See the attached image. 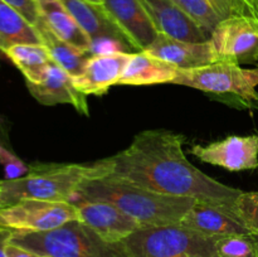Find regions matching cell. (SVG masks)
I'll use <instances>...</instances> for the list:
<instances>
[{"instance_id":"6da1fadb","label":"cell","mask_w":258,"mask_h":257,"mask_svg":"<svg viewBox=\"0 0 258 257\" xmlns=\"http://www.w3.org/2000/svg\"><path fill=\"white\" fill-rule=\"evenodd\" d=\"M185 138L164 128L141 131L133 143L101 159L105 178L120 179L161 194L193 198L232 212L242 193L211 178L186 159Z\"/></svg>"},{"instance_id":"7a4b0ae2","label":"cell","mask_w":258,"mask_h":257,"mask_svg":"<svg viewBox=\"0 0 258 257\" xmlns=\"http://www.w3.org/2000/svg\"><path fill=\"white\" fill-rule=\"evenodd\" d=\"M78 201H105L115 204L143 227L180 223L197 202L193 198L161 194L112 178L85 181L72 203Z\"/></svg>"},{"instance_id":"3957f363","label":"cell","mask_w":258,"mask_h":257,"mask_svg":"<svg viewBox=\"0 0 258 257\" xmlns=\"http://www.w3.org/2000/svg\"><path fill=\"white\" fill-rule=\"evenodd\" d=\"M105 175L98 160L92 164H30L29 171L22 178L0 181V208L23 199L72 203L85 181Z\"/></svg>"},{"instance_id":"277c9868","label":"cell","mask_w":258,"mask_h":257,"mask_svg":"<svg viewBox=\"0 0 258 257\" xmlns=\"http://www.w3.org/2000/svg\"><path fill=\"white\" fill-rule=\"evenodd\" d=\"M10 243L43 257H128L120 242L105 241L78 219L50 231H13Z\"/></svg>"},{"instance_id":"5b68a950","label":"cell","mask_w":258,"mask_h":257,"mask_svg":"<svg viewBox=\"0 0 258 257\" xmlns=\"http://www.w3.org/2000/svg\"><path fill=\"white\" fill-rule=\"evenodd\" d=\"M171 83L196 88L232 107L258 110V67L242 68L238 63L219 60L206 67L178 70Z\"/></svg>"},{"instance_id":"8992f818","label":"cell","mask_w":258,"mask_h":257,"mask_svg":"<svg viewBox=\"0 0 258 257\" xmlns=\"http://www.w3.org/2000/svg\"><path fill=\"white\" fill-rule=\"evenodd\" d=\"M120 243L128 257H219L217 238L180 223L143 227Z\"/></svg>"},{"instance_id":"52a82bcc","label":"cell","mask_w":258,"mask_h":257,"mask_svg":"<svg viewBox=\"0 0 258 257\" xmlns=\"http://www.w3.org/2000/svg\"><path fill=\"white\" fill-rule=\"evenodd\" d=\"M75 219H78V208L71 202L23 199L0 208V227L13 231H50Z\"/></svg>"},{"instance_id":"ba28073f","label":"cell","mask_w":258,"mask_h":257,"mask_svg":"<svg viewBox=\"0 0 258 257\" xmlns=\"http://www.w3.org/2000/svg\"><path fill=\"white\" fill-rule=\"evenodd\" d=\"M219 60L253 63L258 60V19L232 17L219 23L211 35Z\"/></svg>"},{"instance_id":"9c48e42d","label":"cell","mask_w":258,"mask_h":257,"mask_svg":"<svg viewBox=\"0 0 258 257\" xmlns=\"http://www.w3.org/2000/svg\"><path fill=\"white\" fill-rule=\"evenodd\" d=\"M189 153L229 171L253 170L258 168V135H232L208 145H193Z\"/></svg>"},{"instance_id":"30bf717a","label":"cell","mask_w":258,"mask_h":257,"mask_svg":"<svg viewBox=\"0 0 258 257\" xmlns=\"http://www.w3.org/2000/svg\"><path fill=\"white\" fill-rule=\"evenodd\" d=\"M75 204L78 208V221L87 224L105 241L111 243H118L135 231L143 228V224L108 202L78 201Z\"/></svg>"},{"instance_id":"8fae6325","label":"cell","mask_w":258,"mask_h":257,"mask_svg":"<svg viewBox=\"0 0 258 257\" xmlns=\"http://www.w3.org/2000/svg\"><path fill=\"white\" fill-rule=\"evenodd\" d=\"M102 8L135 49L145 50L159 33L141 0H103Z\"/></svg>"},{"instance_id":"7c38bea8","label":"cell","mask_w":258,"mask_h":257,"mask_svg":"<svg viewBox=\"0 0 258 257\" xmlns=\"http://www.w3.org/2000/svg\"><path fill=\"white\" fill-rule=\"evenodd\" d=\"M25 83L30 95L42 105L54 106L67 103L73 106L81 115H90L87 96L75 87L72 76L54 62H50L47 66L37 82Z\"/></svg>"},{"instance_id":"4fadbf2b","label":"cell","mask_w":258,"mask_h":257,"mask_svg":"<svg viewBox=\"0 0 258 257\" xmlns=\"http://www.w3.org/2000/svg\"><path fill=\"white\" fill-rule=\"evenodd\" d=\"M131 53L111 52L92 54L78 76L72 77L73 85L83 95L101 96L117 85Z\"/></svg>"},{"instance_id":"5bb4252c","label":"cell","mask_w":258,"mask_h":257,"mask_svg":"<svg viewBox=\"0 0 258 257\" xmlns=\"http://www.w3.org/2000/svg\"><path fill=\"white\" fill-rule=\"evenodd\" d=\"M159 34L183 42H206L211 34L199 27L173 0H141Z\"/></svg>"},{"instance_id":"9a60e30c","label":"cell","mask_w":258,"mask_h":257,"mask_svg":"<svg viewBox=\"0 0 258 257\" xmlns=\"http://www.w3.org/2000/svg\"><path fill=\"white\" fill-rule=\"evenodd\" d=\"M149 53L171 63L179 70H193L219 62L212 39L206 42H183L159 34L155 42L149 45Z\"/></svg>"},{"instance_id":"2e32d148","label":"cell","mask_w":258,"mask_h":257,"mask_svg":"<svg viewBox=\"0 0 258 257\" xmlns=\"http://www.w3.org/2000/svg\"><path fill=\"white\" fill-rule=\"evenodd\" d=\"M180 224L197 233L214 238L231 234H253L233 212L198 201L184 216Z\"/></svg>"},{"instance_id":"e0dca14e","label":"cell","mask_w":258,"mask_h":257,"mask_svg":"<svg viewBox=\"0 0 258 257\" xmlns=\"http://www.w3.org/2000/svg\"><path fill=\"white\" fill-rule=\"evenodd\" d=\"M91 40L112 39L130 45L120 28L111 20L102 5L87 0H60ZM131 47V45H130Z\"/></svg>"},{"instance_id":"ac0fdd59","label":"cell","mask_w":258,"mask_h":257,"mask_svg":"<svg viewBox=\"0 0 258 257\" xmlns=\"http://www.w3.org/2000/svg\"><path fill=\"white\" fill-rule=\"evenodd\" d=\"M179 68L160 59L148 50L131 53L130 59L118 80L117 85L150 86L171 83Z\"/></svg>"},{"instance_id":"d6986e66","label":"cell","mask_w":258,"mask_h":257,"mask_svg":"<svg viewBox=\"0 0 258 257\" xmlns=\"http://www.w3.org/2000/svg\"><path fill=\"white\" fill-rule=\"evenodd\" d=\"M39 8L40 17L48 28L64 42L92 53L93 43L83 32L75 18L60 0H35Z\"/></svg>"},{"instance_id":"ffe728a7","label":"cell","mask_w":258,"mask_h":257,"mask_svg":"<svg viewBox=\"0 0 258 257\" xmlns=\"http://www.w3.org/2000/svg\"><path fill=\"white\" fill-rule=\"evenodd\" d=\"M34 27L37 28L38 33H39L40 38H42V43L45 45L48 52H49L52 62L59 66L62 70L70 73L72 77L80 75L83 71V68H85L87 59L92 54L58 38L45 25L42 17H40L39 22Z\"/></svg>"},{"instance_id":"44dd1931","label":"cell","mask_w":258,"mask_h":257,"mask_svg":"<svg viewBox=\"0 0 258 257\" xmlns=\"http://www.w3.org/2000/svg\"><path fill=\"white\" fill-rule=\"evenodd\" d=\"M24 43H42L37 28L18 10L0 0V52L12 45Z\"/></svg>"},{"instance_id":"7402d4cb","label":"cell","mask_w":258,"mask_h":257,"mask_svg":"<svg viewBox=\"0 0 258 257\" xmlns=\"http://www.w3.org/2000/svg\"><path fill=\"white\" fill-rule=\"evenodd\" d=\"M2 53H4L22 72L25 82H37L47 66L52 62L49 52L42 43L15 44L4 49Z\"/></svg>"},{"instance_id":"603a6c76","label":"cell","mask_w":258,"mask_h":257,"mask_svg":"<svg viewBox=\"0 0 258 257\" xmlns=\"http://www.w3.org/2000/svg\"><path fill=\"white\" fill-rule=\"evenodd\" d=\"M219 257H257V234H231L217 238Z\"/></svg>"},{"instance_id":"cb8c5ba5","label":"cell","mask_w":258,"mask_h":257,"mask_svg":"<svg viewBox=\"0 0 258 257\" xmlns=\"http://www.w3.org/2000/svg\"><path fill=\"white\" fill-rule=\"evenodd\" d=\"M173 2L211 35L217 25L222 22L221 17L217 14L209 0H173Z\"/></svg>"},{"instance_id":"d4e9b609","label":"cell","mask_w":258,"mask_h":257,"mask_svg":"<svg viewBox=\"0 0 258 257\" xmlns=\"http://www.w3.org/2000/svg\"><path fill=\"white\" fill-rule=\"evenodd\" d=\"M232 212L253 234L258 236V191H242Z\"/></svg>"},{"instance_id":"484cf974","label":"cell","mask_w":258,"mask_h":257,"mask_svg":"<svg viewBox=\"0 0 258 257\" xmlns=\"http://www.w3.org/2000/svg\"><path fill=\"white\" fill-rule=\"evenodd\" d=\"M209 3L222 20L232 17L257 18L256 12L249 0H209Z\"/></svg>"},{"instance_id":"4316f807","label":"cell","mask_w":258,"mask_h":257,"mask_svg":"<svg viewBox=\"0 0 258 257\" xmlns=\"http://www.w3.org/2000/svg\"><path fill=\"white\" fill-rule=\"evenodd\" d=\"M0 165L4 168V176L7 180L22 178L29 171V165L3 145H0Z\"/></svg>"},{"instance_id":"83f0119b","label":"cell","mask_w":258,"mask_h":257,"mask_svg":"<svg viewBox=\"0 0 258 257\" xmlns=\"http://www.w3.org/2000/svg\"><path fill=\"white\" fill-rule=\"evenodd\" d=\"M3 2H5L10 7L14 8L15 10H18L33 25L39 22L40 13L35 0H3Z\"/></svg>"},{"instance_id":"f1b7e54d","label":"cell","mask_w":258,"mask_h":257,"mask_svg":"<svg viewBox=\"0 0 258 257\" xmlns=\"http://www.w3.org/2000/svg\"><path fill=\"white\" fill-rule=\"evenodd\" d=\"M7 256L8 257H43L39 254L34 253L32 251H28V249L23 248V247L17 246V244L10 243L7 247Z\"/></svg>"},{"instance_id":"f546056e","label":"cell","mask_w":258,"mask_h":257,"mask_svg":"<svg viewBox=\"0 0 258 257\" xmlns=\"http://www.w3.org/2000/svg\"><path fill=\"white\" fill-rule=\"evenodd\" d=\"M13 236V229L0 227V257L7 256V247Z\"/></svg>"},{"instance_id":"4dcf8cb0","label":"cell","mask_w":258,"mask_h":257,"mask_svg":"<svg viewBox=\"0 0 258 257\" xmlns=\"http://www.w3.org/2000/svg\"><path fill=\"white\" fill-rule=\"evenodd\" d=\"M251 2H252V5H253L254 12H256V14L258 17V0H251Z\"/></svg>"},{"instance_id":"1f68e13d","label":"cell","mask_w":258,"mask_h":257,"mask_svg":"<svg viewBox=\"0 0 258 257\" xmlns=\"http://www.w3.org/2000/svg\"><path fill=\"white\" fill-rule=\"evenodd\" d=\"M87 2L93 3V4H98V5H101V4H102L103 0H87Z\"/></svg>"},{"instance_id":"d6a6232c","label":"cell","mask_w":258,"mask_h":257,"mask_svg":"<svg viewBox=\"0 0 258 257\" xmlns=\"http://www.w3.org/2000/svg\"><path fill=\"white\" fill-rule=\"evenodd\" d=\"M249 3H251V4H252V2H251V0H249ZM252 7H253V5H252ZM258 18V17H257Z\"/></svg>"},{"instance_id":"836d02e7","label":"cell","mask_w":258,"mask_h":257,"mask_svg":"<svg viewBox=\"0 0 258 257\" xmlns=\"http://www.w3.org/2000/svg\"><path fill=\"white\" fill-rule=\"evenodd\" d=\"M0 181H2V180H0Z\"/></svg>"}]
</instances>
